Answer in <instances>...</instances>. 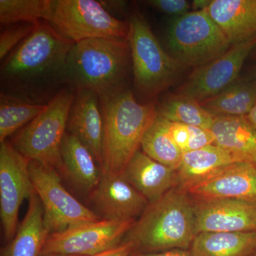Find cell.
I'll use <instances>...</instances> for the list:
<instances>
[{
  "label": "cell",
  "instance_id": "6da1fadb",
  "mask_svg": "<svg viewBox=\"0 0 256 256\" xmlns=\"http://www.w3.org/2000/svg\"><path fill=\"white\" fill-rule=\"evenodd\" d=\"M74 44L46 22L38 23L2 64L3 92L42 104L40 98L66 82L67 57Z\"/></svg>",
  "mask_w": 256,
  "mask_h": 256
},
{
  "label": "cell",
  "instance_id": "7a4b0ae2",
  "mask_svg": "<svg viewBox=\"0 0 256 256\" xmlns=\"http://www.w3.org/2000/svg\"><path fill=\"white\" fill-rule=\"evenodd\" d=\"M196 235L194 202L176 188L149 204L124 240L132 242L134 252L149 254L190 250Z\"/></svg>",
  "mask_w": 256,
  "mask_h": 256
},
{
  "label": "cell",
  "instance_id": "3957f363",
  "mask_svg": "<svg viewBox=\"0 0 256 256\" xmlns=\"http://www.w3.org/2000/svg\"><path fill=\"white\" fill-rule=\"evenodd\" d=\"M104 118L102 174H122L141 148L144 134L158 114L152 102L141 104L124 89L100 98Z\"/></svg>",
  "mask_w": 256,
  "mask_h": 256
},
{
  "label": "cell",
  "instance_id": "277c9868",
  "mask_svg": "<svg viewBox=\"0 0 256 256\" xmlns=\"http://www.w3.org/2000/svg\"><path fill=\"white\" fill-rule=\"evenodd\" d=\"M130 50L124 38H92L74 44L66 66V82L99 98L124 90Z\"/></svg>",
  "mask_w": 256,
  "mask_h": 256
},
{
  "label": "cell",
  "instance_id": "5b68a950",
  "mask_svg": "<svg viewBox=\"0 0 256 256\" xmlns=\"http://www.w3.org/2000/svg\"><path fill=\"white\" fill-rule=\"evenodd\" d=\"M76 94L70 86L56 92L44 110L18 133L15 149L26 159L64 170L60 149Z\"/></svg>",
  "mask_w": 256,
  "mask_h": 256
},
{
  "label": "cell",
  "instance_id": "8992f818",
  "mask_svg": "<svg viewBox=\"0 0 256 256\" xmlns=\"http://www.w3.org/2000/svg\"><path fill=\"white\" fill-rule=\"evenodd\" d=\"M127 40L134 86L141 95L156 97L174 82L183 66L163 50L141 14L130 18Z\"/></svg>",
  "mask_w": 256,
  "mask_h": 256
},
{
  "label": "cell",
  "instance_id": "52a82bcc",
  "mask_svg": "<svg viewBox=\"0 0 256 256\" xmlns=\"http://www.w3.org/2000/svg\"><path fill=\"white\" fill-rule=\"evenodd\" d=\"M168 44L171 56L182 66H202L232 46L207 10L188 12L170 23Z\"/></svg>",
  "mask_w": 256,
  "mask_h": 256
},
{
  "label": "cell",
  "instance_id": "ba28073f",
  "mask_svg": "<svg viewBox=\"0 0 256 256\" xmlns=\"http://www.w3.org/2000/svg\"><path fill=\"white\" fill-rule=\"evenodd\" d=\"M46 22L74 44L92 38H126L128 24L95 0H52Z\"/></svg>",
  "mask_w": 256,
  "mask_h": 256
},
{
  "label": "cell",
  "instance_id": "9c48e42d",
  "mask_svg": "<svg viewBox=\"0 0 256 256\" xmlns=\"http://www.w3.org/2000/svg\"><path fill=\"white\" fill-rule=\"evenodd\" d=\"M28 170L34 190L43 207L45 226L50 234L100 220L64 188L54 168L30 160Z\"/></svg>",
  "mask_w": 256,
  "mask_h": 256
},
{
  "label": "cell",
  "instance_id": "30bf717a",
  "mask_svg": "<svg viewBox=\"0 0 256 256\" xmlns=\"http://www.w3.org/2000/svg\"><path fill=\"white\" fill-rule=\"evenodd\" d=\"M136 220L100 218L50 234L41 256H92L118 245Z\"/></svg>",
  "mask_w": 256,
  "mask_h": 256
},
{
  "label": "cell",
  "instance_id": "8fae6325",
  "mask_svg": "<svg viewBox=\"0 0 256 256\" xmlns=\"http://www.w3.org/2000/svg\"><path fill=\"white\" fill-rule=\"evenodd\" d=\"M30 161L9 142L1 143L0 216L6 240L14 238L20 206L34 192L28 170Z\"/></svg>",
  "mask_w": 256,
  "mask_h": 256
},
{
  "label": "cell",
  "instance_id": "7c38bea8",
  "mask_svg": "<svg viewBox=\"0 0 256 256\" xmlns=\"http://www.w3.org/2000/svg\"><path fill=\"white\" fill-rule=\"evenodd\" d=\"M256 45V38L232 45L218 58L195 68L178 94L200 102L216 95L240 77L244 62Z\"/></svg>",
  "mask_w": 256,
  "mask_h": 256
},
{
  "label": "cell",
  "instance_id": "4fadbf2b",
  "mask_svg": "<svg viewBox=\"0 0 256 256\" xmlns=\"http://www.w3.org/2000/svg\"><path fill=\"white\" fill-rule=\"evenodd\" d=\"M185 192L194 201L239 200L256 202V165H228Z\"/></svg>",
  "mask_w": 256,
  "mask_h": 256
},
{
  "label": "cell",
  "instance_id": "5bb4252c",
  "mask_svg": "<svg viewBox=\"0 0 256 256\" xmlns=\"http://www.w3.org/2000/svg\"><path fill=\"white\" fill-rule=\"evenodd\" d=\"M92 198L102 218L108 220H137L150 204L122 174H102Z\"/></svg>",
  "mask_w": 256,
  "mask_h": 256
},
{
  "label": "cell",
  "instance_id": "9a60e30c",
  "mask_svg": "<svg viewBox=\"0 0 256 256\" xmlns=\"http://www.w3.org/2000/svg\"><path fill=\"white\" fill-rule=\"evenodd\" d=\"M194 202L197 234L256 232V202L239 200Z\"/></svg>",
  "mask_w": 256,
  "mask_h": 256
},
{
  "label": "cell",
  "instance_id": "2e32d148",
  "mask_svg": "<svg viewBox=\"0 0 256 256\" xmlns=\"http://www.w3.org/2000/svg\"><path fill=\"white\" fill-rule=\"evenodd\" d=\"M100 104V98L96 92L77 90L66 129L68 133L86 146L101 170L104 129Z\"/></svg>",
  "mask_w": 256,
  "mask_h": 256
},
{
  "label": "cell",
  "instance_id": "e0dca14e",
  "mask_svg": "<svg viewBox=\"0 0 256 256\" xmlns=\"http://www.w3.org/2000/svg\"><path fill=\"white\" fill-rule=\"evenodd\" d=\"M122 174L149 203L178 186L176 170L152 159L140 150L130 160Z\"/></svg>",
  "mask_w": 256,
  "mask_h": 256
},
{
  "label": "cell",
  "instance_id": "ac0fdd59",
  "mask_svg": "<svg viewBox=\"0 0 256 256\" xmlns=\"http://www.w3.org/2000/svg\"><path fill=\"white\" fill-rule=\"evenodd\" d=\"M206 10L232 46L256 38V0H212Z\"/></svg>",
  "mask_w": 256,
  "mask_h": 256
},
{
  "label": "cell",
  "instance_id": "d6986e66",
  "mask_svg": "<svg viewBox=\"0 0 256 256\" xmlns=\"http://www.w3.org/2000/svg\"><path fill=\"white\" fill-rule=\"evenodd\" d=\"M210 130L214 136V144L237 162L256 165V130L245 116H216Z\"/></svg>",
  "mask_w": 256,
  "mask_h": 256
},
{
  "label": "cell",
  "instance_id": "ffe728a7",
  "mask_svg": "<svg viewBox=\"0 0 256 256\" xmlns=\"http://www.w3.org/2000/svg\"><path fill=\"white\" fill-rule=\"evenodd\" d=\"M237 162L222 148L213 144L183 153L178 168V188L186 191L228 165Z\"/></svg>",
  "mask_w": 256,
  "mask_h": 256
},
{
  "label": "cell",
  "instance_id": "44dd1931",
  "mask_svg": "<svg viewBox=\"0 0 256 256\" xmlns=\"http://www.w3.org/2000/svg\"><path fill=\"white\" fill-rule=\"evenodd\" d=\"M50 235L45 226L41 201L34 192L28 198L26 215L2 256H41Z\"/></svg>",
  "mask_w": 256,
  "mask_h": 256
},
{
  "label": "cell",
  "instance_id": "7402d4cb",
  "mask_svg": "<svg viewBox=\"0 0 256 256\" xmlns=\"http://www.w3.org/2000/svg\"><path fill=\"white\" fill-rule=\"evenodd\" d=\"M64 170L76 184L86 191H94L102 172L92 153L76 138L66 132L62 144Z\"/></svg>",
  "mask_w": 256,
  "mask_h": 256
},
{
  "label": "cell",
  "instance_id": "603a6c76",
  "mask_svg": "<svg viewBox=\"0 0 256 256\" xmlns=\"http://www.w3.org/2000/svg\"><path fill=\"white\" fill-rule=\"evenodd\" d=\"M256 232H202L190 250L192 256H252Z\"/></svg>",
  "mask_w": 256,
  "mask_h": 256
},
{
  "label": "cell",
  "instance_id": "cb8c5ba5",
  "mask_svg": "<svg viewBox=\"0 0 256 256\" xmlns=\"http://www.w3.org/2000/svg\"><path fill=\"white\" fill-rule=\"evenodd\" d=\"M200 104L215 116H246L256 105V86L248 77H239L216 95Z\"/></svg>",
  "mask_w": 256,
  "mask_h": 256
},
{
  "label": "cell",
  "instance_id": "d4e9b609",
  "mask_svg": "<svg viewBox=\"0 0 256 256\" xmlns=\"http://www.w3.org/2000/svg\"><path fill=\"white\" fill-rule=\"evenodd\" d=\"M46 104L1 94L0 100V142H5L20 128L26 126L44 110Z\"/></svg>",
  "mask_w": 256,
  "mask_h": 256
},
{
  "label": "cell",
  "instance_id": "484cf974",
  "mask_svg": "<svg viewBox=\"0 0 256 256\" xmlns=\"http://www.w3.org/2000/svg\"><path fill=\"white\" fill-rule=\"evenodd\" d=\"M141 149L152 159L174 170H178L183 156L168 131L164 119L158 114L144 134Z\"/></svg>",
  "mask_w": 256,
  "mask_h": 256
},
{
  "label": "cell",
  "instance_id": "4316f807",
  "mask_svg": "<svg viewBox=\"0 0 256 256\" xmlns=\"http://www.w3.org/2000/svg\"><path fill=\"white\" fill-rule=\"evenodd\" d=\"M158 114L171 122L208 130L216 118L204 108L198 101L178 94L165 98L158 110Z\"/></svg>",
  "mask_w": 256,
  "mask_h": 256
},
{
  "label": "cell",
  "instance_id": "83f0119b",
  "mask_svg": "<svg viewBox=\"0 0 256 256\" xmlns=\"http://www.w3.org/2000/svg\"><path fill=\"white\" fill-rule=\"evenodd\" d=\"M52 0H0V22L3 25L46 22Z\"/></svg>",
  "mask_w": 256,
  "mask_h": 256
},
{
  "label": "cell",
  "instance_id": "f1b7e54d",
  "mask_svg": "<svg viewBox=\"0 0 256 256\" xmlns=\"http://www.w3.org/2000/svg\"><path fill=\"white\" fill-rule=\"evenodd\" d=\"M163 119L172 138L183 153L214 144V136L210 130Z\"/></svg>",
  "mask_w": 256,
  "mask_h": 256
},
{
  "label": "cell",
  "instance_id": "f546056e",
  "mask_svg": "<svg viewBox=\"0 0 256 256\" xmlns=\"http://www.w3.org/2000/svg\"><path fill=\"white\" fill-rule=\"evenodd\" d=\"M38 24H15L1 32L0 35V60H2L14 48L30 36Z\"/></svg>",
  "mask_w": 256,
  "mask_h": 256
},
{
  "label": "cell",
  "instance_id": "4dcf8cb0",
  "mask_svg": "<svg viewBox=\"0 0 256 256\" xmlns=\"http://www.w3.org/2000/svg\"><path fill=\"white\" fill-rule=\"evenodd\" d=\"M146 3L154 9L175 18L186 14L192 8L191 3L186 0H150Z\"/></svg>",
  "mask_w": 256,
  "mask_h": 256
},
{
  "label": "cell",
  "instance_id": "1f68e13d",
  "mask_svg": "<svg viewBox=\"0 0 256 256\" xmlns=\"http://www.w3.org/2000/svg\"><path fill=\"white\" fill-rule=\"evenodd\" d=\"M134 250L132 242L124 240L118 245L92 256H130Z\"/></svg>",
  "mask_w": 256,
  "mask_h": 256
},
{
  "label": "cell",
  "instance_id": "d6a6232c",
  "mask_svg": "<svg viewBox=\"0 0 256 256\" xmlns=\"http://www.w3.org/2000/svg\"><path fill=\"white\" fill-rule=\"evenodd\" d=\"M130 256H192L190 250H182V249H174V250H165V252H133Z\"/></svg>",
  "mask_w": 256,
  "mask_h": 256
},
{
  "label": "cell",
  "instance_id": "836d02e7",
  "mask_svg": "<svg viewBox=\"0 0 256 256\" xmlns=\"http://www.w3.org/2000/svg\"><path fill=\"white\" fill-rule=\"evenodd\" d=\"M212 2V0H194L192 2V9L193 11L206 10L208 9Z\"/></svg>",
  "mask_w": 256,
  "mask_h": 256
},
{
  "label": "cell",
  "instance_id": "e575fe53",
  "mask_svg": "<svg viewBox=\"0 0 256 256\" xmlns=\"http://www.w3.org/2000/svg\"><path fill=\"white\" fill-rule=\"evenodd\" d=\"M248 122H249L254 129L256 130V104L252 110L245 116Z\"/></svg>",
  "mask_w": 256,
  "mask_h": 256
},
{
  "label": "cell",
  "instance_id": "d590c367",
  "mask_svg": "<svg viewBox=\"0 0 256 256\" xmlns=\"http://www.w3.org/2000/svg\"><path fill=\"white\" fill-rule=\"evenodd\" d=\"M247 77L256 86V66L249 72Z\"/></svg>",
  "mask_w": 256,
  "mask_h": 256
},
{
  "label": "cell",
  "instance_id": "8d00e7d4",
  "mask_svg": "<svg viewBox=\"0 0 256 256\" xmlns=\"http://www.w3.org/2000/svg\"><path fill=\"white\" fill-rule=\"evenodd\" d=\"M252 256H256V248L255 249V250H254V254H252Z\"/></svg>",
  "mask_w": 256,
  "mask_h": 256
},
{
  "label": "cell",
  "instance_id": "74e56055",
  "mask_svg": "<svg viewBox=\"0 0 256 256\" xmlns=\"http://www.w3.org/2000/svg\"></svg>",
  "mask_w": 256,
  "mask_h": 256
},
{
  "label": "cell",
  "instance_id": "f35d334b",
  "mask_svg": "<svg viewBox=\"0 0 256 256\" xmlns=\"http://www.w3.org/2000/svg\"></svg>",
  "mask_w": 256,
  "mask_h": 256
}]
</instances>
